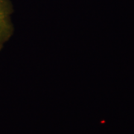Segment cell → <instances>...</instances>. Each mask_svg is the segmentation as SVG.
Returning a JSON list of instances; mask_svg holds the SVG:
<instances>
[{
	"mask_svg": "<svg viewBox=\"0 0 134 134\" xmlns=\"http://www.w3.org/2000/svg\"><path fill=\"white\" fill-rule=\"evenodd\" d=\"M11 5L8 0H0V48L11 34V25L10 23V14Z\"/></svg>",
	"mask_w": 134,
	"mask_h": 134,
	"instance_id": "obj_1",
	"label": "cell"
}]
</instances>
